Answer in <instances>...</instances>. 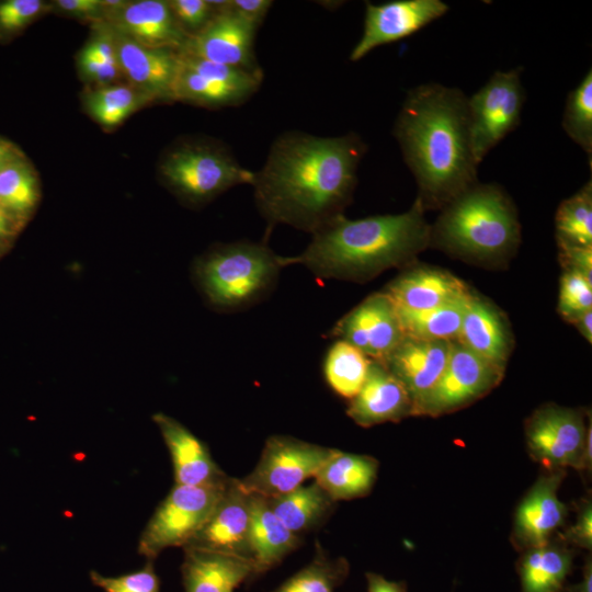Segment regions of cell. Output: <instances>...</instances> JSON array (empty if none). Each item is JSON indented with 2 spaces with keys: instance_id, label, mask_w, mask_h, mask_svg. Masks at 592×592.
Returning a JSON list of instances; mask_svg holds the SVG:
<instances>
[{
  "instance_id": "obj_49",
  "label": "cell",
  "mask_w": 592,
  "mask_h": 592,
  "mask_svg": "<svg viewBox=\"0 0 592 592\" xmlns=\"http://www.w3.org/2000/svg\"><path fill=\"white\" fill-rule=\"evenodd\" d=\"M14 232L12 215L0 206V238H7Z\"/></svg>"
},
{
  "instance_id": "obj_6",
  "label": "cell",
  "mask_w": 592,
  "mask_h": 592,
  "mask_svg": "<svg viewBox=\"0 0 592 592\" xmlns=\"http://www.w3.org/2000/svg\"><path fill=\"white\" fill-rule=\"evenodd\" d=\"M160 172L173 191L193 203L207 202L240 184L250 185L254 174L218 143L174 148L162 160Z\"/></svg>"
},
{
  "instance_id": "obj_13",
  "label": "cell",
  "mask_w": 592,
  "mask_h": 592,
  "mask_svg": "<svg viewBox=\"0 0 592 592\" xmlns=\"http://www.w3.org/2000/svg\"><path fill=\"white\" fill-rule=\"evenodd\" d=\"M448 10V4L442 0L366 2L363 33L349 58L357 61L378 46L408 37L445 15Z\"/></svg>"
},
{
  "instance_id": "obj_7",
  "label": "cell",
  "mask_w": 592,
  "mask_h": 592,
  "mask_svg": "<svg viewBox=\"0 0 592 592\" xmlns=\"http://www.w3.org/2000/svg\"><path fill=\"white\" fill-rule=\"evenodd\" d=\"M175 485L147 522L138 540V554L147 560L170 547H183L210 515L227 482Z\"/></svg>"
},
{
  "instance_id": "obj_22",
  "label": "cell",
  "mask_w": 592,
  "mask_h": 592,
  "mask_svg": "<svg viewBox=\"0 0 592 592\" xmlns=\"http://www.w3.org/2000/svg\"><path fill=\"white\" fill-rule=\"evenodd\" d=\"M152 419L170 452L175 485L203 486L228 478L207 446L182 423L161 412Z\"/></svg>"
},
{
  "instance_id": "obj_2",
  "label": "cell",
  "mask_w": 592,
  "mask_h": 592,
  "mask_svg": "<svg viewBox=\"0 0 592 592\" xmlns=\"http://www.w3.org/2000/svg\"><path fill=\"white\" fill-rule=\"evenodd\" d=\"M467 101L458 88L422 83L408 91L395 121L392 134L424 209L442 208L478 182Z\"/></svg>"
},
{
  "instance_id": "obj_3",
  "label": "cell",
  "mask_w": 592,
  "mask_h": 592,
  "mask_svg": "<svg viewBox=\"0 0 592 592\" xmlns=\"http://www.w3.org/2000/svg\"><path fill=\"white\" fill-rule=\"evenodd\" d=\"M424 212L417 198L401 214L361 219L340 215L312 234L301 253L284 257V264H301L319 280L357 283L391 267H407L430 246L431 225Z\"/></svg>"
},
{
  "instance_id": "obj_26",
  "label": "cell",
  "mask_w": 592,
  "mask_h": 592,
  "mask_svg": "<svg viewBox=\"0 0 592 592\" xmlns=\"http://www.w3.org/2000/svg\"><path fill=\"white\" fill-rule=\"evenodd\" d=\"M299 543L298 535L276 517L267 498L251 493L249 549L254 574H261L276 566Z\"/></svg>"
},
{
  "instance_id": "obj_14",
  "label": "cell",
  "mask_w": 592,
  "mask_h": 592,
  "mask_svg": "<svg viewBox=\"0 0 592 592\" xmlns=\"http://www.w3.org/2000/svg\"><path fill=\"white\" fill-rule=\"evenodd\" d=\"M330 335L379 363H384L405 338L396 308L383 292L369 295L343 316Z\"/></svg>"
},
{
  "instance_id": "obj_8",
  "label": "cell",
  "mask_w": 592,
  "mask_h": 592,
  "mask_svg": "<svg viewBox=\"0 0 592 592\" xmlns=\"http://www.w3.org/2000/svg\"><path fill=\"white\" fill-rule=\"evenodd\" d=\"M522 71V67L496 71L468 98L471 148L478 163L520 125L525 103Z\"/></svg>"
},
{
  "instance_id": "obj_34",
  "label": "cell",
  "mask_w": 592,
  "mask_h": 592,
  "mask_svg": "<svg viewBox=\"0 0 592 592\" xmlns=\"http://www.w3.org/2000/svg\"><path fill=\"white\" fill-rule=\"evenodd\" d=\"M561 126L568 137L589 157H592V70L585 73L580 83L566 99Z\"/></svg>"
},
{
  "instance_id": "obj_47",
  "label": "cell",
  "mask_w": 592,
  "mask_h": 592,
  "mask_svg": "<svg viewBox=\"0 0 592 592\" xmlns=\"http://www.w3.org/2000/svg\"><path fill=\"white\" fill-rule=\"evenodd\" d=\"M560 592H592V561L591 557L585 560L583 574L580 582L563 587Z\"/></svg>"
},
{
  "instance_id": "obj_28",
  "label": "cell",
  "mask_w": 592,
  "mask_h": 592,
  "mask_svg": "<svg viewBox=\"0 0 592 592\" xmlns=\"http://www.w3.org/2000/svg\"><path fill=\"white\" fill-rule=\"evenodd\" d=\"M573 553L560 539L524 550L517 563L522 592H560Z\"/></svg>"
},
{
  "instance_id": "obj_41",
  "label": "cell",
  "mask_w": 592,
  "mask_h": 592,
  "mask_svg": "<svg viewBox=\"0 0 592 592\" xmlns=\"http://www.w3.org/2000/svg\"><path fill=\"white\" fill-rule=\"evenodd\" d=\"M577 516L574 523L568 527L559 539L566 545H574L581 548L592 547V503L590 498L582 499L576 506Z\"/></svg>"
},
{
  "instance_id": "obj_16",
  "label": "cell",
  "mask_w": 592,
  "mask_h": 592,
  "mask_svg": "<svg viewBox=\"0 0 592 592\" xmlns=\"http://www.w3.org/2000/svg\"><path fill=\"white\" fill-rule=\"evenodd\" d=\"M251 493L229 478L217 504L182 548H200L250 557Z\"/></svg>"
},
{
  "instance_id": "obj_37",
  "label": "cell",
  "mask_w": 592,
  "mask_h": 592,
  "mask_svg": "<svg viewBox=\"0 0 592 592\" xmlns=\"http://www.w3.org/2000/svg\"><path fill=\"white\" fill-rule=\"evenodd\" d=\"M592 309V282L576 271H565L560 278L558 311L573 323L580 316Z\"/></svg>"
},
{
  "instance_id": "obj_46",
  "label": "cell",
  "mask_w": 592,
  "mask_h": 592,
  "mask_svg": "<svg viewBox=\"0 0 592 592\" xmlns=\"http://www.w3.org/2000/svg\"><path fill=\"white\" fill-rule=\"evenodd\" d=\"M367 592H406L403 582L389 581L374 572L366 573Z\"/></svg>"
},
{
  "instance_id": "obj_38",
  "label": "cell",
  "mask_w": 592,
  "mask_h": 592,
  "mask_svg": "<svg viewBox=\"0 0 592 592\" xmlns=\"http://www.w3.org/2000/svg\"><path fill=\"white\" fill-rule=\"evenodd\" d=\"M90 579L104 592H160V581L155 571L152 560L139 570L118 577H104L91 570Z\"/></svg>"
},
{
  "instance_id": "obj_43",
  "label": "cell",
  "mask_w": 592,
  "mask_h": 592,
  "mask_svg": "<svg viewBox=\"0 0 592 592\" xmlns=\"http://www.w3.org/2000/svg\"><path fill=\"white\" fill-rule=\"evenodd\" d=\"M565 271H576L592 282V247L558 246Z\"/></svg>"
},
{
  "instance_id": "obj_23",
  "label": "cell",
  "mask_w": 592,
  "mask_h": 592,
  "mask_svg": "<svg viewBox=\"0 0 592 592\" xmlns=\"http://www.w3.org/2000/svg\"><path fill=\"white\" fill-rule=\"evenodd\" d=\"M397 309L435 308L468 295L466 284L455 275L431 266H414L392 280L383 291Z\"/></svg>"
},
{
  "instance_id": "obj_48",
  "label": "cell",
  "mask_w": 592,
  "mask_h": 592,
  "mask_svg": "<svg viewBox=\"0 0 592 592\" xmlns=\"http://www.w3.org/2000/svg\"><path fill=\"white\" fill-rule=\"evenodd\" d=\"M573 325L577 327L581 335L592 342V309L580 316Z\"/></svg>"
},
{
  "instance_id": "obj_30",
  "label": "cell",
  "mask_w": 592,
  "mask_h": 592,
  "mask_svg": "<svg viewBox=\"0 0 592 592\" xmlns=\"http://www.w3.org/2000/svg\"><path fill=\"white\" fill-rule=\"evenodd\" d=\"M267 500L276 517L295 534L320 522L334 503L316 481Z\"/></svg>"
},
{
  "instance_id": "obj_45",
  "label": "cell",
  "mask_w": 592,
  "mask_h": 592,
  "mask_svg": "<svg viewBox=\"0 0 592 592\" xmlns=\"http://www.w3.org/2000/svg\"><path fill=\"white\" fill-rule=\"evenodd\" d=\"M56 5L64 12L81 18H94L104 12L101 0H58Z\"/></svg>"
},
{
  "instance_id": "obj_18",
  "label": "cell",
  "mask_w": 592,
  "mask_h": 592,
  "mask_svg": "<svg viewBox=\"0 0 592 592\" xmlns=\"http://www.w3.org/2000/svg\"><path fill=\"white\" fill-rule=\"evenodd\" d=\"M452 341H429L405 337L383 363L407 389L413 415L442 376Z\"/></svg>"
},
{
  "instance_id": "obj_36",
  "label": "cell",
  "mask_w": 592,
  "mask_h": 592,
  "mask_svg": "<svg viewBox=\"0 0 592 592\" xmlns=\"http://www.w3.org/2000/svg\"><path fill=\"white\" fill-rule=\"evenodd\" d=\"M348 571L345 560H332L322 550H318L309 565L272 592H334Z\"/></svg>"
},
{
  "instance_id": "obj_9",
  "label": "cell",
  "mask_w": 592,
  "mask_h": 592,
  "mask_svg": "<svg viewBox=\"0 0 592 592\" xmlns=\"http://www.w3.org/2000/svg\"><path fill=\"white\" fill-rule=\"evenodd\" d=\"M334 449L292 436H270L258 464L240 483L265 498L285 494L314 478Z\"/></svg>"
},
{
  "instance_id": "obj_27",
  "label": "cell",
  "mask_w": 592,
  "mask_h": 592,
  "mask_svg": "<svg viewBox=\"0 0 592 592\" xmlns=\"http://www.w3.org/2000/svg\"><path fill=\"white\" fill-rule=\"evenodd\" d=\"M377 470L378 462L372 456L334 449L314 479L333 501L351 500L368 494Z\"/></svg>"
},
{
  "instance_id": "obj_31",
  "label": "cell",
  "mask_w": 592,
  "mask_h": 592,
  "mask_svg": "<svg viewBox=\"0 0 592 592\" xmlns=\"http://www.w3.org/2000/svg\"><path fill=\"white\" fill-rule=\"evenodd\" d=\"M372 360L345 341L337 340L327 351L323 375L330 388L351 400L361 390Z\"/></svg>"
},
{
  "instance_id": "obj_10",
  "label": "cell",
  "mask_w": 592,
  "mask_h": 592,
  "mask_svg": "<svg viewBox=\"0 0 592 592\" xmlns=\"http://www.w3.org/2000/svg\"><path fill=\"white\" fill-rule=\"evenodd\" d=\"M262 70H247L180 54L173 100L208 107L237 106L260 88Z\"/></svg>"
},
{
  "instance_id": "obj_32",
  "label": "cell",
  "mask_w": 592,
  "mask_h": 592,
  "mask_svg": "<svg viewBox=\"0 0 592 592\" xmlns=\"http://www.w3.org/2000/svg\"><path fill=\"white\" fill-rule=\"evenodd\" d=\"M558 246L592 247V182L563 200L555 215Z\"/></svg>"
},
{
  "instance_id": "obj_15",
  "label": "cell",
  "mask_w": 592,
  "mask_h": 592,
  "mask_svg": "<svg viewBox=\"0 0 592 592\" xmlns=\"http://www.w3.org/2000/svg\"><path fill=\"white\" fill-rule=\"evenodd\" d=\"M257 31L227 5L201 31L187 37L180 54L241 69L262 70L254 54Z\"/></svg>"
},
{
  "instance_id": "obj_21",
  "label": "cell",
  "mask_w": 592,
  "mask_h": 592,
  "mask_svg": "<svg viewBox=\"0 0 592 592\" xmlns=\"http://www.w3.org/2000/svg\"><path fill=\"white\" fill-rule=\"evenodd\" d=\"M117 34L143 46L180 53L189 35L173 15L168 1L138 0L124 2L109 12Z\"/></svg>"
},
{
  "instance_id": "obj_33",
  "label": "cell",
  "mask_w": 592,
  "mask_h": 592,
  "mask_svg": "<svg viewBox=\"0 0 592 592\" xmlns=\"http://www.w3.org/2000/svg\"><path fill=\"white\" fill-rule=\"evenodd\" d=\"M151 98L132 86H103L88 93L86 106L104 127H115Z\"/></svg>"
},
{
  "instance_id": "obj_11",
  "label": "cell",
  "mask_w": 592,
  "mask_h": 592,
  "mask_svg": "<svg viewBox=\"0 0 592 592\" xmlns=\"http://www.w3.org/2000/svg\"><path fill=\"white\" fill-rule=\"evenodd\" d=\"M503 374V367L452 341L447 365L418 415L439 417L466 407L491 391Z\"/></svg>"
},
{
  "instance_id": "obj_42",
  "label": "cell",
  "mask_w": 592,
  "mask_h": 592,
  "mask_svg": "<svg viewBox=\"0 0 592 592\" xmlns=\"http://www.w3.org/2000/svg\"><path fill=\"white\" fill-rule=\"evenodd\" d=\"M79 67L86 78L98 83H107L121 73L118 66L101 61L87 45L79 56Z\"/></svg>"
},
{
  "instance_id": "obj_12",
  "label": "cell",
  "mask_w": 592,
  "mask_h": 592,
  "mask_svg": "<svg viewBox=\"0 0 592 592\" xmlns=\"http://www.w3.org/2000/svg\"><path fill=\"white\" fill-rule=\"evenodd\" d=\"M588 431L580 410L554 403L542 406L525 422L528 453L546 470H578Z\"/></svg>"
},
{
  "instance_id": "obj_5",
  "label": "cell",
  "mask_w": 592,
  "mask_h": 592,
  "mask_svg": "<svg viewBox=\"0 0 592 592\" xmlns=\"http://www.w3.org/2000/svg\"><path fill=\"white\" fill-rule=\"evenodd\" d=\"M285 267L284 257L263 242L234 241L215 246L195 265L197 284L208 304L237 312L265 299Z\"/></svg>"
},
{
  "instance_id": "obj_1",
  "label": "cell",
  "mask_w": 592,
  "mask_h": 592,
  "mask_svg": "<svg viewBox=\"0 0 592 592\" xmlns=\"http://www.w3.org/2000/svg\"><path fill=\"white\" fill-rule=\"evenodd\" d=\"M366 150L355 133L321 137L293 130L278 136L250 184L267 231L288 225L312 235L343 215Z\"/></svg>"
},
{
  "instance_id": "obj_35",
  "label": "cell",
  "mask_w": 592,
  "mask_h": 592,
  "mask_svg": "<svg viewBox=\"0 0 592 592\" xmlns=\"http://www.w3.org/2000/svg\"><path fill=\"white\" fill-rule=\"evenodd\" d=\"M38 200L37 179L20 158L0 169V206L11 215H25Z\"/></svg>"
},
{
  "instance_id": "obj_17",
  "label": "cell",
  "mask_w": 592,
  "mask_h": 592,
  "mask_svg": "<svg viewBox=\"0 0 592 592\" xmlns=\"http://www.w3.org/2000/svg\"><path fill=\"white\" fill-rule=\"evenodd\" d=\"M565 476L566 469L546 470L520 502L511 537L516 549L524 551L548 543L563 524L568 508L557 491Z\"/></svg>"
},
{
  "instance_id": "obj_40",
  "label": "cell",
  "mask_w": 592,
  "mask_h": 592,
  "mask_svg": "<svg viewBox=\"0 0 592 592\" xmlns=\"http://www.w3.org/2000/svg\"><path fill=\"white\" fill-rule=\"evenodd\" d=\"M46 4L41 0H5L0 2V31L13 33L37 18Z\"/></svg>"
},
{
  "instance_id": "obj_20",
  "label": "cell",
  "mask_w": 592,
  "mask_h": 592,
  "mask_svg": "<svg viewBox=\"0 0 592 592\" xmlns=\"http://www.w3.org/2000/svg\"><path fill=\"white\" fill-rule=\"evenodd\" d=\"M346 413L360 426L369 428L413 415V403L401 382L383 363L372 360L367 377L350 400Z\"/></svg>"
},
{
  "instance_id": "obj_44",
  "label": "cell",
  "mask_w": 592,
  "mask_h": 592,
  "mask_svg": "<svg viewBox=\"0 0 592 592\" xmlns=\"http://www.w3.org/2000/svg\"><path fill=\"white\" fill-rule=\"evenodd\" d=\"M272 3L269 0H231L228 9L259 29Z\"/></svg>"
},
{
  "instance_id": "obj_19",
  "label": "cell",
  "mask_w": 592,
  "mask_h": 592,
  "mask_svg": "<svg viewBox=\"0 0 592 592\" xmlns=\"http://www.w3.org/2000/svg\"><path fill=\"white\" fill-rule=\"evenodd\" d=\"M121 73L132 87L152 100H173L180 53L143 46L125 36H113Z\"/></svg>"
},
{
  "instance_id": "obj_50",
  "label": "cell",
  "mask_w": 592,
  "mask_h": 592,
  "mask_svg": "<svg viewBox=\"0 0 592 592\" xmlns=\"http://www.w3.org/2000/svg\"><path fill=\"white\" fill-rule=\"evenodd\" d=\"M20 158L11 144L0 139V169Z\"/></svg>"
},
{
  "instance_id": "obj_25",
  "label": "cell",
  "mask_w": 592,
  "mask_h": 592,
  "mask_svg": "<svg viewBox=\"0 0 592 592\" xmlns=\"http://www.w3.org/2000/svg\"><path fill=\"white\" fill-rule=\"evenodd\" d=\"M456 341L505 368L512 349L508 322L492 304L473 293L467 300Z\"/></svg>"
},
{
  "instance_id": "obj_4",
  "label": "cell",
  "mask_w": 592,
  "mask_h": 592,
  "mask_svg": "<svg viewBox=\"0 0 592 592\" xmlns=\"http://www.w3.org/2000/svg\"><path fill=\"white\" fill-rule=\"evenodd\" d=\"M520 240L511 197L500 185L479 181L444 205L430 229V244L479 263L506 260Z\"/></svg>"
},
{
  "instance_id": "obj_24",
  "label": "cell",
  "mask_w": 592,
  "mask_h": 592,
  "mask_svg": "<svg viewBox=\"0 0 592 592\" xmlns=\"http://www.w3.org/2000/svg\"><path fill=\"white\" fill-rule=\"evenodd\" d=\"M181 566L185 592H234L254 574L251 558L200 548H183Z\"/></svg>"
},
{
  "instance_id": "obj_39",
  "label": "cell",
  "mask_w": 592,
  "mask_h": 592,
  "mask_svg": "<svg viewBox=\"0 0 592 592\" xmlns=\"http://www.w3.org/2000/svg\"><path fill=\"white\" fill-rule=\"evenodd\" d=\"M168 2L177 21L189 36L201 31L228 5V1L208 0H172Z\"/></svg>"
},
{
  "instance_id": "obj_29",
  "label": "cell",
  "mask_w": 592,
  "mask_h": 592,
  "mask_svg": "<svg viewBox=\"0 0 592 592\" xmlns=\"http://www.w3.org/2000/svg\"><path fill=\"white\" fill-rule=\"evenodd\" d=\"M469 295L445 305L424 309H397L398 319L405 337L429 341H455Z\"/></svg>"
}]
</instances>
